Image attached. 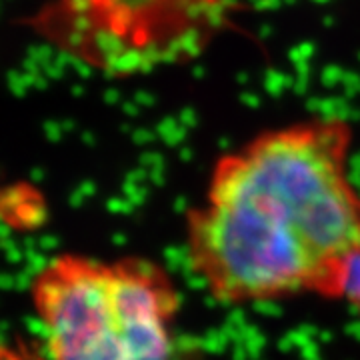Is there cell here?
Instances as JSON below:
<instances>
[{"label":"cell","instance_id":"1","mask_svg":"<svg viewBox=\"0 0 360 360\" xmlns=\"http://www.w3.org/2000/svg\"><path fill=\"white\" fill-rule=\"evenodd\" d=\"M354 130L316 116L258 132L220 155L184 214V260L224 307L342 298L360 257Z\"/></svg>","mask_w":360,"mask_h":360},{"label":"cell","instance_id":"2","mask_svg":"<svg viewBox=\"0 0 360 360\" xmlns=\"http://www.w3.org/2000/svg\"><path fill=\"white\" fill-rule=\"evenodd\" d=\"M26 292L49 360H176L182 298L153 258L58 252Z\"/></svg>","mask_w":360,"mask_h":360},{"label":"cell","instance_id":"3","mask_svg":"<svg viewBox=\"0 0 360 360\" xmlns=\"http://www.w3.org/2000/svg\"><path fill=\"white\" fill-rule=\"evenodd\" d=\"M232 0H37L26 26L106 78L196 60L231 25Z\"/></svg>","mask_w":360,"mask_h":360},{"label":"cell","instance_id":"4","mask_svg":"<svg viewBox=\"0 0 360 360\" xmlns=\"http://www.w3.org/2000/svg\"><path fill=\"white\" fill-rule=\"evenodd\" d=\"M0 360H49L40 345L0 333Z\"/></svg>","mask_w":360,"mask_h":360},{"label":"cell","instance_id":"5","mask_svg":"<svg viewBox=\"0 0 360 360\" xmlns=\"http://www.w3.org/2000/svg\"><path fill=\"white\" fill-rule=\"evenodd\" d=\"M342 298H348L360 312V257L356 258V262L352 264L350 274H348L347 286H345V292Z\"/></svg>","mask_w":360,"mask_h":360}]
</instances>
